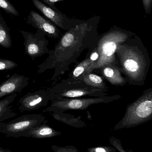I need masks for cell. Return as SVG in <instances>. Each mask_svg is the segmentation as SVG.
<instances>
[{
    "label": "cell",
    "mask_w": 152,
    "mask_h": 152,
    "mask_svg": "<svg viewBox=\"0 0 152 152\" xmlns=\"http://www.w3.org/2000/svg\"><path fill=\"white\" fill-rule=\"evenodd\" d=\"M92 30V26L83 22L67 31L50 50L47 58L38 66L37 74L54 69L51 80H55L68 71L71 64L77 62L85 50H91L96 45L99 37Z\"/></svg>",
    "instance_id": "cell-1"
},
{
    "label": "cell",
    "mask_w": 152,
    "mask_h": 152,
    "mask_svg": "<svg viewBox=\"0 0 152 152\" xmlns=\"http://www.w3.org/2000/svg\"><path fill=\"white\" fill-rule=\"evenodd\" d=\"M135 35L118 46L115 57L117 66L125 76L126 84L142 86L149 73L151 59L142 40Z\"/></svg>",
    "instance_id": "cell-2"
},
{
    "label": "cell",
    "mask_w": 152,
    "mask_h": 152,
    "mask_svg": "<svg viewBox=\"0 0 152 152\" xmlns=\"http://www.w3.org/2000/svg\"><path fill=\"white\" fill-rule=\"evenodd\" d=\"M135 35L129 31L114 28L98 37L95 46L99 55L98 59L84 73L92 72L94 70L100 69L105 65H117L115 57L117 48L122 43Z\"/></svg>",
    "instance_id": "cell-3"
},
{
    "label": "cell",
    "mask_w": 152,
    "mask_h": 152,
    "mask_svg": "<svg viewBox=\"0 0 152 152\" xmlns=\"http://www.w3.org/2000/svg\"><path fill=\"white\" fill-rule=\"evenodd\" d=\"M152 119V88L144 90L142 95L128 105L121 120L114 127L115 130L134 127Z\"/></svg>",
    "instance_id": "cell-4"
},
{
    "label": "cell",
    "mask_w": 152,
    "mask_h": 152,
    "mask_svg": "<svg viewBox=\"0 0 152 152\" xmlns=\"http://www.w3.org/2000/svg\"><path fill=\"white\" fill-rule=\"evenodd\" d=\"M46 91L50 96V101L56 98L101 97L108 95L104 90L90 87L82 81H70L66 79L62 80L48 88Z\"/></svg>",
    "instance_id": "cell-5"
},
{
    "label": "cell",
    "mask_w": 152,
    "mask_h": 152,
    "mask_svg": "<svg viewBox=\"0 0 152 152\" xmlns=\"http://www.w3.org/2000/svg\"><path fill=\"white\" fill-rule=\"evenodd\" d=\"M121 98L120 95H115L89 98H56L51 101V105L43 111L63 113L69 110H85L93 104L109 103Z\"/></svg>",
    "instance_id": "cell-6"
},
{
    "label": "cell",
    "mask_w": 152,
    "mask_h": 152,
    "mask_svg": "<svg viewBox=\"0 0 152 152\" xmlns=\"http://www.w3.org/2000/svg\"><path fill=\"white\" fill-rule=\"evenodd\" d=\"M47 121L42 114L24 115L8 123H3L0 132L8 137L18 138L28 129Z\"/></svg>",
    "instance_id": "cell-7"
},
{
    "label": "cell",
    "mask_w": 152,
    "mask_h": 152,
    "mask_svg": "<svg viewBox=\"0 0 152 152\" xmlns=\"http://www.w3.org/2000/svg\"><path fill=\"white\" fill-rule=\"evenodd\" d=\"M24 37L25 52L33 60L36 58L48 54L50 50L48 48L49 41L46 35L39 30L35 33L19 30Z\"/></svg>",
    "instance_id": "cell-8"
},
{
    "label": "cell",
    "mask_w": 152,
    "mask_h": 152,
    "mask_svg": "<svg viewBox=\"0 0 152 152\" xmlns=\"http://www.w3.org/2000/svg\"><path fill=\"white\" fill-rule=\"evenodd\" d=\"M50 101L46 90L40 89L26 94L19 100L18 110L21 112L31 111L47 106Z\"/></svg>",
    "instance_id": "cell-9"
},
{
    "label": "cell",
    "mask_w": 152,
    "mask_h": 152,
    "mask_svg": "<svg viewBox=\"0 0 152 152\" xmlns=\"http://www.w3.org/2000/svg\"><path fill=\"white\" fill-rule=\"evenodd\" d=\"M31 1L35 7L58 27L68 31L76 26L71 23V21L65 14L59 11L53 10L40 0Z\"/></svg>",
    "instance_id": "cell-10"
},
{
    "label": "cell",
    "mask_w": 152,
    "mask_h": 152,
    "mask_svg": "<svg viewBox=\"0 0 152 152\" xmlns=\"http://www.w3.org/2000/svg\"><path fill=\"white\" fill-rule=\"evenodd\" d=\"M26 21L28 24L42 31L48 37L54 38L60 37L61 32L58 27L35 11L31 10L29 12Z\"/></svg>",
    "instance_id": "cell-11"
},
{
    "label": "cell",
    "mask_w": 152,
    "mask_h": 152,
    "mask_svg": "<svg viewBox=\"0 0 152 152\" xmlns=\"http://www.w3.org/2000/svg\"><path fill=\"white\" fill-rule=\"evenodd\" d=\"M29 84V78L26 76L14 74L0 84V99L20 93Z\"/></svg>",
    "instance_id": "cell-12"
},
{
    "label": "cell",
    "mask_w": 152,
    "mask_h": 152,
    "mask_svg": "<svg viewBox=\"0 0 152 152\" xmlns=\"http://www.w3.org/2000/svg\"><path fill=\"white\" fill-rule=\"evenodd\" d=\"M98 57L99 55L95 47L93 50L89 51L85 59L75 68L66 80L70 81H79L86 70L98 59Z\"/></svg>",
    "instance_id": "cell-13"
},
{
    "label": "cell",
    "mask_w": 152,
    "mask_h": 152,
    "mask_svg": "<svg viewBox=\"0 0 152 152\" xmlns=\"http://www.w3.org/2000/svg\"><path fill=\"white\" fill-rule=\"evenodd\" d=\"M47 122L42 123L35 127L28 129L23 133L21 137H32L34 138H49L60 135L61 132L55 130L46 125Z\"/></svg>",
    "instance_id": "cell-14"
},
{
    "label": "cell",
    "mask_w": 152,
    "mask_h": 152,
    "mask_svg": "<svg viewBox=\"0 0 152 152\" xmlns=\"http://www.w3.org/2000/svg\"><path fill=\"white\" fill-rule=\"evenodd\" d=\"M99 69L102 75L112 85L121 87L126 85V79L117 65H105Z\"/></svg>",
    "instance_id": "cell-15"
},
{
    "label": "cell",
    "mask_w": 152,
    "mask_h": 152,
    "mask_svg": "<svg viewBox=\"0 0 152 152\" xmlns=\"http://www.w3.org/2000/svg\"><path fill=\"white\" fill-rule=\"evenodd\" d=\"M18 94V93H15L0 100V127L4 121L17 115V113L12 110V103L14 102Z\"/></svg>",
    "instance_id": "cell-16"
},
{
    "label": "cell",
    "mask_w": 152,
    "mask_h": 152,
    "mask_svg": "<svg viewBox=\"0 0 152 152\" xmlns=\"http://www.w3.org/2000/svg\"><path fill=\"white\" fill-rule=\"evenodd\" d=\"M79 81H82L93 88L102 89L106 92L109 91V87L105 84L103 78L92 72L84 73Z\"/></svg>",
    "instance_id": "cell-17"
},
{
    "label": "cell",
    "mask_w": 152,
    "mask_h": 152,
    "mask_svg": "<svg viewBox=\"0 0 152 152\" xmlns=\"http://www.w3.org/2000/svg\"><path fill=\"white\" fill-rule=\"evenodd\" d=\"M52 117L56 120L65 123L68 126L78 128H82L86 126L85 123L80 116L76 117L68 113H53Z\"/></svg>",
    "instance_id": "cell-18"
},
{
    "label": "cell",
    "mask_w": 152,
    "mask_h": 152,
    "mask_svg": "<svg viewBox=\"0 0 152 152\" xmlns=\"http://www.w3.org/2000/svg\"><path fill=\"white\" fill-rule=\"evenodd\" d=\"M8 27L0 12V46L9 49L12 45V41Z\"/></svg>",
    "instance_id": "cell-19"
},
{
    "label": "cell",
    "mask_w": 152,
    "mask_h": 152,
    "mask_svg": "<svg viewBox=\"0 0 152 152\" xmlns=\"http://www.w3.org/2000/svg\"><path fill=\"white\" fill-rule=\"evenodd\" d=\"M0 8L2 9L7 14L14 16L19 15L17 9L9 0H0Z\"/></svg>",
    "instance_id": "cell-20"
},
{
    "label": "cell",
    "mask_w": 152,
    "mask_h": 152,
    "mask_svg": "<svg viewBox=\"0 0 152 152\" xmlns=\"http://www.w3.org/2000/svg\"><path fill=\"white\" fill-rule=\"evenodd\" d=\"M18 66V64L12 61L0 58V70H12Z\"/></svg>",
    "instance_id": "cell-21"
},
{
    "label": "cell",
    "mask_w": 152,
    "mask_h": 152,
    "mask_svg": "<svg viewBox=\"0 0 152 152\" xmlns=\"http://www.w3.org/2000/svg\"><path fill=\"white\" fill-rule=\"evenodd\" d=\"M54 152H79L77 148L73 145H67L65 147H59L55 145L51 146Z\"/></svg>",
    "instance_id": "cell-22"
},
{
    "label": "cell",
    "mask_w": 152,
    "mask_h": 152,
    "mask_svg": "<svg viewBox=\"0 0 152 152\" xmlns=\"http://www.w3.org/2000/svg\"><path fill=\"white\" fill-rule=\"evenodd\" d=\"M87 152H119L114 148L110 146H102L92 147L87 149Z\"/></svg>",
    "instance_id": "cell-23"
},
{
    "label": "cell",
    "mask_w": 152,
    "mask_h": 152,
    "mask_svg": "<svg viewBox=\"0 0 152 152\" xmlns=\"http://www.w3.org/2000/svg\"><path fill=\"white\" fill-rule=\"evenodd\" d=\"M110 144L116 148L118 152H129L126 151L123 148L121 144V141L117 138H115L114 137L112 136L109 138V140Z\"/></svg>",
    "instance_id": "cell-24"
},
{
    "label": "cell",
    "mask_w": 152,
    "mask_h": 152,
    "mask_svg": "<svg viewBox=\"0 0 152 152\" xmlns=\"http://www.w3.org/2000/svg\"><path fill=\"white\" fill-rule=\"evenodd\" d=\"M145 11L147 14H150L152 9V0H142Z\"/></svg>",
    "instance_id": "cell-25"
},
{
    "label": "cell",
    "mask_w": 152,
    "mask_h": 152,
    "mask_svg": "<svg viewBox=\"0 0 152 152\" xmlns=\"http://www.w3.org/2000/svg\"><path fill=\"white\" fill-rule=\"evenodd\" d=\"M42 1H43V2L51 7L52 9L59 11V10L55 7L54 4L57 2L63 1L64 0H42Z\"/></svg>",
    "instance_id": "cell-26"
},
{
    "label": "cell",
    "mask_w": 152,
    "mask_h": 152,
    "mask_svg": "<svg viewBox=\"0 0 152 152\" xmlns=\"http://www.w3.org/2000/svg\"><path fill=\"white\" fill-rule=\"evenodd\" d=\"M0 152H12L9 149H4V148L0 147Z\"/></svg>",
    "instance_id": "cell-27"
},
{
    "label": "cell",
    "mask_w": 152,
    "mask_h": 152,
    "mask_svg": "<svg viewBox=\"0 0 152 152\" xmlns=\"http://www.w3.org/2000/svg\"></svg>",
    "instance_id": "cell-28"
}]
</instances>
